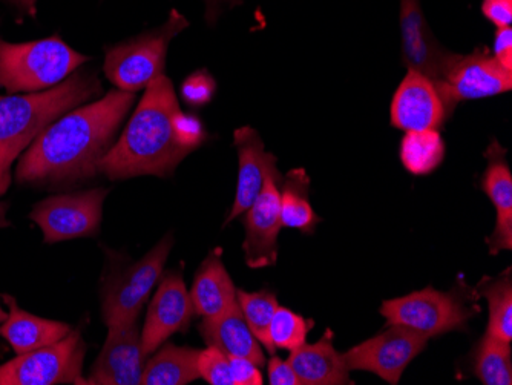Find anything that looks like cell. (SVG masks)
Masks as SVG:
<instances>
[{
  "label": "cell",
  "mask_w": 512,
  "mask_h": 385,
  "mask_svg": "<svg viewBox=\"0 0 512 385\" xmlns=\"http://www.w3.org/2000/svg\"><path fill=\"white\" fill-rule=\"evenodd\" d=\"M134 103V93L112 89L102 99L63 114L20 157L17 183L57 186L96 175Z\"/></svg>",
  "instance_id": "obj_1"
},
{
  "label": "cell",
  "mask_w": 512,
  "mask_h": 385,
  "mask_svg": "<svg viewBox=\"0 0 512 385\" xmlns=\"http://www.w3.org/2000/svg\"><path fill=\"white\" fill-rule=\"evenodd\" d=\"M180 111L174 85L163 74L146 88L120 139L97 165V174L109 180L171 175L194 152L178 134Z\"/></svg>",
  "instance_id": "obj_2"
},
{
  "label": "cell",
  "mask_w": 512,
  "mask_h": 385,
  "mask_svg": "<svg viewBox=\"0 0 512 385\" xmlns=\"http://www.w3.org/2000/svg\"><path fill=\"white\" fill-rule=\"evenodd\" d=\"M102 93L94 73H74L65 82L40 93L0 97V195L11 186V168L17 157L51 123Z\"/></svg>",
  "instance_id": "obj_3"
},
{
  "label": "cell",
  "mask_w": 512,
  "mask_h": 385,
  "mask_svg": "<svg viewBox=\"0 0 512 385\" xmlns=\"http://www.w3.org/2000/svg\"><path fill=\"white\" fill-rule=\"evenodd\" d=\"M88 60L57 36L25 43L0 40V86L10 94L40 93L65 82Z\"/></svg>",
  "instance_id": "obj_4"
},
{
  "label": "cell",
  "mask_w": 512,
  "mask_h": 385,
  "mask_svg": "<svg viewBox=\"0 0 512 385\" xmlns=\"http://www.w3.org/2000/svg\"><path fill=\"white\" fill-rule=\"evenodd\" d=\"M476 298L477 293L467 284H459L450 292L425 287L405 297L384 301L379 312L387 326L398 324L431 339L468 330L471 318L480 313V306L474 303Z\"/></svg>",
  "instance_id": "obj_5"
},
{
  "label": "cell",
  "mask_w": 512,
  "mask_h": 385,
  "mask_svg": "<svg viewBox=\"0 0 512 385\" xmlns=\"http://www.w3.org/2000/svg\"><path fill=\"white\" fill-rule=\"evenodd\" d=\"M189 22L177 10L157 30L149 31L108 50L103 71L109 82L126 93H138L148 88L165 73L169 43L186 30Z\"/></svg>",
  "instance_id": "obj_6"
},
{
  "label": "cell",
  "mask_w": 512,
  "mask_h": 385,
  "mask_svg": "<svg viewBox=\"0 0 512 385\" xmlns=\"http://www.w3.org/2000/svg\"><path fill=\"white\" fill-rule=\"evenodd\" d=\"M86 344L71 332L51 346L17 355L0 366V385L85 384Z\"/></svg>",
  "instance_id": "obj_7"
},
{
  "label": "cell",
  "mask_w": 512,
  "mask_h": 385,
  "mask_svg": "<svg viewBox=\"0 0 512 385\" xmlns=\"http://www.w3.org/2000/svg\"><path fill=\"white\" fill-rule=\"evenodd\" d=\"M174 246V237L166 235L148 255L114 275L102 290V315L106 326L128 323L140 316L152 289L160 280Z\"/></svg>",
  "instance_id": "obj_8"
},
{
  "label": "cell",
  "mask_w": 512,
  "mask_h": 385,
  "mask_svg": "<svg viewBox=\"0 0 512 385\" xmlns=\"http://www.w3.org/2000/svg\"><path fill=\"white\" fill-rule=\"evenodd\" d=\"M109 189L54 195L34 206L30 218L42 229L45 243L74 240L97 234Z\"/></svg>",
  "instance_id": "obj_9"
},
{
  "label": "cell",
  "mask_w": 512,
  "mask_h": 385,
  "mask_svg": "<svg viewBox=\"0 0 512 385\" xmlns=\"http://www.w3.org/2000/svg\"><path fill=\"white\" fill-rule=\"evenodd\" d=\"M430 338L408 327L390 324L364 343L342 355L348 370L375 373L391 385H398L407 367L421 355Z\"/></svg>",
  "instance_id": "obj_10"
},
{
  "label": "cell",
  "mask_w": 512,
  "mask_h": 385,
  "mask_svg": "<svg viewBox=\"0 0 512 385\" xmlns=\"http://www.w3.org/2000/svg\"><path fill=\"white\" fill-rule=\"evenodd\" d=\"M448 112L463 100H479L508 93L512 88V73L506 71L490 51L456 54L445 71L444 79L436 83Z\"/></svg>",
  "instance_id": "obj_11"
},
{
  "label": "cell",
  "mask_w": 512,
  "mask_h": 385,
  "mask_svg": "<svg viewBox=\"0 0 512 385\" xmlns=\"http://www.w3.org/2000/svg\"><path fill=\"white\" fill-rule=\"evenodd\" d=\"M281 181L283 174H279L276 162L270 163L264 172L260 195L244 212L246 240L243 243V251L247 266L252 269L275 266L278 260V235L283 228L279 195Z\"/></svg>",
  "instance_id": "obj_12"
},
{
  "label": "cell",
  "mask_w": 512,
  "mask_h": 385,
  "mask_svg": "<svg viewBox=\"0 0 512 385\" xmlns=\"http://www.w3.org/2000/svg\"><path fill=\"white\" fill-rule=\"evenodd\" d=\"M135 316L128 323L108 327V338L99 358L92 364L85 384L140 385L146 356L142 350V330Z\"/></svg>",
  "instance_id": "obj_13"
},
{
  "label": "cell",
  "mask_w": 512,
  "mask_h": 385,
  "mask_svg": "<svg viewBox=\"0 0 512 385\" xmlns=\"http://www.w3.org/2000/svg\"><path fill=\"white\" fill-rule=\"evenodd\" d=\"M194 315L191 293L183 277L178 270H171L152 298L142 329V350L146 358L157 352L174 333L186 332Z\"/></svg>",
  "instance_id": "obj_14"
},
{
  "label": "cell",
  "mask_w": 512,
  "mask_h": 385,
  "mask_svg": "<svg viewBox=\"0 0 512 385\" xmlns=\"http://www.w3.org/2000/svg\"><path fill=\"white\" fill-rule=\"evenodd\" d=\"M402 56L408 71L439 83L456 53L445 50L425 19L421 0H401Z\"/></svg>",
  "instance_id": "obj_15"
},
{
  "label": "cell",
  "mask_w": 512,
  "mask_h": 385,
  "mask_svg": "<svg viewBox=\"0 0 512 385\" xmlns=\"http://www.w3.org/2000/svg\"><path fill=\"white\" fill-rule=\"evenodd\" d=\"M450 117L436 83L408 71L391 102V125L402 131H439Z\"/></svg>",
  "instance_id": "obj_16"
},
{
  "label": "cell",
  "mask_w": 512,
  "mask_h": 385,
  "mask_svg": "<svg viewBox=\"0 0 512 385\" xmlns=\"http://www.w3.org/2000/svg\"><path fill=\"white\" fill-rule=\"evenodd\" d=\"M486 166L480 180V188L488 195L497 211V223L493 235L488 238L490 254L512 249V175L506 162V149L493 140L486 149Z\"/></svg>",
  "instance_id": "obj_17"
},
{
  "label": "cell",
  "mask_w": 512,
  "mask_h": 385,
  "mask_svg": "<svg viewBox=\"0 0 512 385\" xmlns=\"http://www.w3.org/2000/svg\"><path fill=\"white\" fill-rule=\"evenodd\" d=\"M234 145L238 151V188L234 206L226 218V224L240 217L253 205V201L263 189L264 172L270 163L276 162L275 155L264 148L263 139L250 126L238 128L234 135Z\"/></svg>",
  "instance_id": "obj_18"
},
{
  "label": "cell",
  "mask_w": 512,
  "mask_h": 385,
  "mask_svg": "<svg viewBox=\"0 0 512 385\" xmlns=\"http://www.w3.org/2000/svg\"><path fill=\"white\" fill-rule=\"evenodd\" d=\"M335 333L325 330L315 344H302L290 352V366L295 370L301 385H352L350 370L333 344Z\"/></svg>",
  "instance_id": "obj_19"
},
{
  "label": "cell",
  "mask_w": 512,
  "mask_h": 385,
  "mask_svg": "<svg viewBox=\"0 0 512 385\" xmlns=\"http://www.w3.org/2000/svg\"><path fill=\"white\" fill-rule=\"evenodd\" d=\"M198 330L206 346L217 347L229 358H247L260 367L266 364L261 343L247 326L238 301L223 315L203 318Z\"/></svg>",
  "instance_id": "obj_20"
},
{
  "label": "cell",
  "mask_w": 512,
  "mask_h": 385,
  "mask_svg": "<svg viewBox=\"0 0 512 385\" xmlns=\"http://www.w3.org/2000/svg\"><path fill=\"white\" fill-rule=\"evenodd\" d=\"M2 300L7 304L10 312H8L7 320L0 324V336L7 339L16 355L33 352L40 347L51 346L73 332L69 324L45 320V318L25 312L20 309L16 298L11 295H4Z\"/></svg>",
  "instance_id": "obj_21"
},
{
  "label": "cell",
  "mask_w": 512,
  "mask_h": 385,
  "mask_svg": "<svg viewBox=\"0 0 512 385\" xmlns=\"http://www.w3.org/2000/svg\"><path fill=\"white\" fill-rule=\"evenodd\" d=\"M189 293L195 313L203 318L223 315L237 304V287L221 260L220 249H215L201 263Z\"/></svg>",
  "instance_id": "obj_22"
},
{
  "label": "cell",
  "mask_w": 512,
  "mask_h": 385,
  "mask_svg": "<svg viewBox=\"0 0 512 385\" xmlns=\"http://www.w3.org/2000/svg\"><path fill=\"white\" fill-rule=\"evenodd\" d=\"M198 353L191 347L163 344L157 355L146 359L143 385H188L200 379Z\"/></svg>",
  "instance_id": "obj_23"
},
{
  "label": "cell",
  "mask_w": 512,
  "mask_h": 385,
  "mask_svg": "<svg viewBox=\"0 0 512 385\" xmlns=\"http://www.w3.org/2000/svg\"><path fill=\"white\" fill-rule=\"evenodd\" d=\"M310 177L304 169H292L279 186L281 195V224L283 228L298 229L312 235L321 217L313 211L309 198Z\"/></svg>",
  "instance_id": "obj_24"
},
{
  "label": "cell",
  "mask_w": 512,
  "mask_h": 385,
  "mask_svg": "<svg viewBox=\"0 0 512 385\" xmlns=\"http://www.w3.org/2000/svg\"><path fill=\"white\" fill-rule=\"evenodd\" d=\"M477 293L488 301V329L486 333L505 343L512 341V274L511 267L497 278L485 277L477 286Z\"/></svg>",
  "instance_id": "obj_25"
},
{
  "label": "cell",
  "mask_w": 512,
  "mask_h": 385,
  "mask_svg": "<svg viewBox=\"0 0 512 385\" xmlns=\"http://www.w3.org/2000/svg\"><path fill=\"white\" fill-rule=\"evenodd\" d=\"M399 155L410 174L428 175L444 162L445 142L437 129L405 132Z\"/></svg>",
  "instance_id": "obj_26"
},
{
  "label": "cell",
  "mask_w": 512,
  "mask_h": 385,
  "mask_svg": "<svg viewBox=\"0 0 512 385\" xmlns=\"http://www.w3.org/2000/svg\"><path fill=\"white\" fill-rule=\"evenodd\" d=\"M511 356V343L485 333L474 352V375L485 385H511Z\"/></svg>",
  "instance_id": "obj_27"
},
{
  "label": "cell",
  "mask_w": 512,
  "mask_h": 385,
  "mask_svg": "<svg viewBox=\"0 0 512 385\" xmlns=\"http://www.w3.org/2000/svg\"><path fill=\"white\" fill-rule=\"evenodd\" d=\"M237 301L244 320L255 338L260 341L261 346L266 347L267 352L275 353L276 349L272 346L269 333L273 315L279 307L275 293L270 290H260V292L237 290Z\"/></svg>",
  "instance_id": "obj_28"
},
{
  "label": "cell",
  "mask_w": 512,
  "mask_h": 385,
  "mask_svg": "<svg viewBox=\"0 0 512 385\" xmlns=\"http://www.w3.org/2000/svg\"><path fill=\"white\" fill-rule=\"evenodd\" d=\"M315 326V321L306 320L299 313L287 307H278L270 323V341L275 349L293 350L307 343V336Z\"/></svg>",
  "instance_id": "obj_29"
},
{
  "label": "cell",
  "mask_w": 512,
  "mask_h": 385,
  "mask_svg": "<svg viewBox=\"0 0 512 385\" xmlns=\"http://www.w3.org/2000/svg\"><path fill=\"white\" fill-rule=\"evenodd\" d=\"M198 373L200 378L211 385H234L229 356L217 347L207 346L198 353Z\"/></svg>",
  "instance_id": "obj_30"
},
{
  "label": "cell",
  "mask_w": 512,
  "mask_h": 385,
  "mask_svg": "<svg viewBox=\"0 0 512 385\" xmlns=\"http://www.w3.org/2000/svg\"><path fill=\"white\" fill-rule=\"evenodd\" d=\"M215 80L207 71H197L184 80L181 86V96L184 102L191 106H203L211 102L214 97Z\"/></svg>",
  "instance_id": "obj_31"
},
{
  "label": "cell",
  "mask_w": 512,
  "mask_h": 385,
  "mask_svg": "<svg viewBox=\"0 0 512 385\" xmlns=\"http://www.w3.org/2000/svg\"><path fill=\"white\" fill-rule=\"evenodd\" d=\"M229 361L234 385H263L264 378L260 370L261 367L256 366L255 362L247 358H240V356H232Z\"/></svg>",
  "instance_id": "obj_32"
},
{
  "label": "cell",
  "mask_w": 512,
  "mask_h": 385,
  "mask_svg": "<svg viewBox=\"0 0 512 385\" xmlns=\"http://www.w3.org/2000/svg\"><path fill=\"white\" fill-rule=\"evenodd\" d=\"M482 13L497 28L511 27L512 0H483Z\"/></svg>",
  "instance_id": "obj_33"
},
{
  "label": "cell",
  "mask_w": 512,
  "mask_h": 385,
  "mask_svg": "<svg viewBox=\"0 0 512 385\" xmlns=\"http://www.w3.org/2000/svg\"><path fill=\"white\" fill-rule=\"evenodd\" d=\"M267 376L270 385H301L295 370L289 361H283L278 356H272L267 364Z\"/></svg>",
  "instance_id": "obj_34"
},
{
  "label": "cell",
  "mask_w": 512,
  "mask_h": 385,
  "mask_svg": "<svg viewBox=\"0 0 512 385\" xmlns=\"http://www.w3.org/2000/svg\"><path fill=\"white\" fill-rule=\"evenodd\" d=\"M494 59L512 73V30L511 27L499 28L494 40Z\"/></svg>",
  "instance_id": "obj_35"
},
{
  "label": "cell",
  "mask_w": 512,
  "mask_h": 385,
  "mask_svg": "<svg viewBox=\"0 0 512 385\" xmlns=\"http://www.w3.org/2000/svg\"><path fill=\"white\" fill-rule=\"evenodd\" d=\"M224 2H227V0H204L207 22L214 24L217 17L220 16L221 7H223Z\"/></svg>",
  "instance_id": "obj_36"
},
{
  "label": "cell",
  "mask_w": 512,
  "mask_h": 385,
  "mask_svg": "<svg viewBox=\"0 0 512 385\" xmlns=\"http://www.w3.org/2000/svg\"><path fill=\"white\" fill-rule=\"evenodd\" d=\"M14 7L19 8V10L25 11V13L30 14V16H34L36 14V5L37 0H8Z\"/></svg>",
  "instance_id": "obj_37"
},
{
  "label": "cell",
  "mask_w": 512,
  "mask_h": 385,
  "mask_svg": "<svg viewBox=\"0 0 512 385\" xmlns=\"http://www.w3.org/2000/svg\"><path fill=\"white\" fill-rule=\"evenodd\" d=\"M7 209V203H2V201H0V228H5V226H8Z\"/></svg>",
  "instance_id": "obj_38"
},
{
  "label": "cell",
  "mask_w": 512,
  "mask_h": 385,
  "mask_svg": "<svg viewBox=\"0 0 512 385\" xmlns=\"http://www.w3.org/2000/svg\"><path fill=\"white\" fill-rule=\"evenodd\" d=\"M8 313L5 312L2 307H0V324L4 323L5 320H7Z\"/></svg>",
  "instance_id": "obj_39"
}]
</instances>
